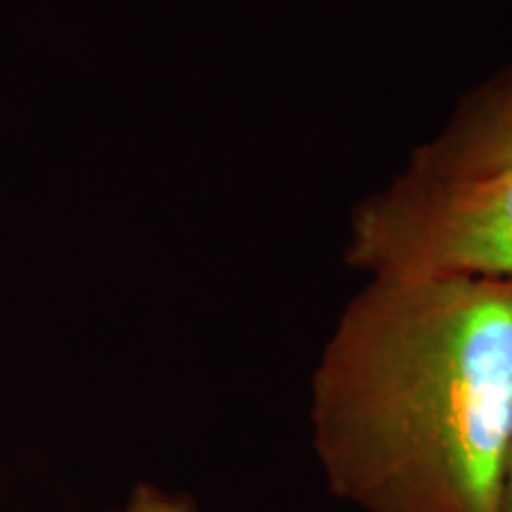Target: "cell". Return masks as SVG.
I'll return each instance as SVG.
<instances>
[{"mask_svg":"<svg viewBox=\"0 0 512 512\" xmlns=\"http://www.w3.org/2000/svg\"><path fill=\"white\" fill-rule=\"evenodd\" d=\"M325 489L358 512H501L512 278H370L311 377Z\"/></svg>","mask_w":512,"mask_h":512,"instance_id":"6da1fadb","label":"cell"},{"mask_svg":"<svg viewBox=\"0 0 512 512\" xmlns=\"http://www.w3.org/2000/svg\"><path fill=\"white\" fill-rule=\"evenodd\" d=\"M349 261L373 278H512V171L408 174L358 211Z\"/></svg>","mask_w":512,"mask_h":512,"instance_id":"7a4b0ae2","label":"cell"},{"mask_svg":"<svg viewBox=\"0 0 512 512\" xmlns=\"http://www.w3.org/2000/svg\"><path fill=\"white\" fill-rule=\"evenodd\" d=\"M512 171V72L489 86L437 143L420 150L411 174L463 178Z\"/></svg>","mask_w":512,"mask_h":512,"instance_id":"3957f363","label":"cell"},{"mask_svg":"<svg viewBox=\"0 0 512 512\" xmlns=\"http://www.w3.org/2000/svg\"><path fill=\"white\" fill-rule=\"evenodd\" d=\"M112 512H202L197 503L183 491L166 489V486L140 482L128 491L124 503Z\"/></svg>","mask_w":512,"mask_h":512,"instance_id":"277c9868","label":"cell"},{"mask_svg":"<svg viewBox=\"0 0 512 512\" xmlns=\"http://www.w3.org/2000/svg\"><path fill=\"white\" fill-rule=\"evenodd\" d=\"M501 512H512V448H510L508 472H505V486H503V501H501Z\"/></svg>","mask_w":512,"mask_h":512,"instance_id":"5b68a950","label":"cell"}]
</instances>
